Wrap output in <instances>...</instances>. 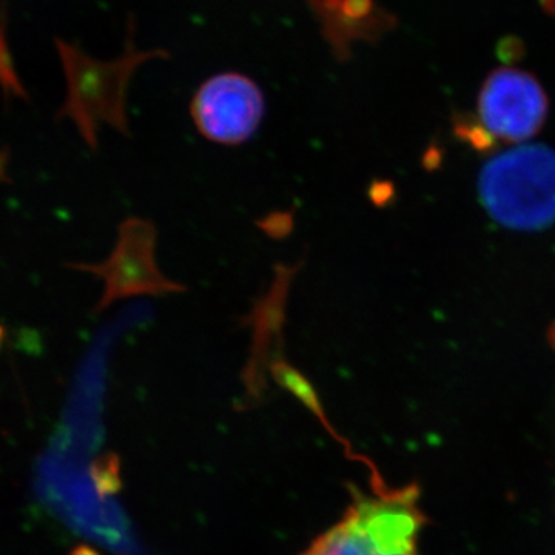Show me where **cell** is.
I'll return each instance as SVG.
<instances>
[{
	"label": "cell",
	"mask_w": 555,
	"mask_h": 555,
	"mask_svg": "<svg viewBox=\"0 0 555 555\" xmlns=\"http://www.w3.org/2000/svg\"><path fill=\"white\" fill-rule=\"evenodd\" d=\"M156 241L158 229L150 219L129 217L120 222L118 241L105 261L68 264L69 269L104 281V292L94 312H104L119 299L167 297L188 292L184 284L169 280L160 272L155 258Z\"/></svg>",
	"instance_id": "cell-3"
},
{
	"label": "cell",
	"mask_w": 555,
	"mask_h": 555,
	"mask_svg": "<svg viewBox=\"0 0 555 555\" xmlns=\"http://www.w3.org/2000/svg\"><path fill=\"white\" fill-rule=\"evenodd\" d=\"M2 341H3V327L0 326V346H2Z\"/></svg>",
	"instance_id": "cell-9"
},
{
	"label": "cell",
	"mask_w": 555,
	"mask_h": 555,
	"mask_svg": "<svg viewBox=\"0 0 555 555\" xmlns=\"http://www.w3.org/2000/svg\"><path fill=\"white\" fill-rule=\"evenodd\" d=\"M481 203L505 228L542 230L555 221V152L525 145L500 153L480 175Z\"/></svg>",
	"instance_id": "cell-2"
},
{
	"label": "cell",
	"mask_w": 555,
	"mask_h": 555,
	"mask_svg": "<svg viewBox=\"0 0 555 555\" xmlns=\"http://www.w3.org/2000/svg\"><path fill=\"white\" fill-rule=\"evenodd\" d=\"M418 496L415 486L357 496L343 520L305 555H420L425 516Z\"/></svg>",
	"instance_id": "cell-1"
},
{
	"label": "cell",
	"mask_w": 555,
	"mask_h": 555,
	"mask_svg": "<svg viewBox=\"0 0 555 555\" xmlns=\"http://www.w3.org/2000/svg\"><path fill=\"white\" fill-rule=\"evenodd\" d=\"M264 112V94L258 83L241 73H221L207 79L190 105L201 137L230 147L257 133Z\"/></svg>",
	"instance_id": "cell-5"
},
{
	"label": "cell",
	"mask_w": 555,
	"mask_h": 555,
	"mask_svg": "<svg viewBox=\"0 0 555 555\" xmlns=\"http://www.w3.org/2000/svg\"><path fill=\"white\" fill-rule=\"evenodd\" d=\"M477 112L476 122L492 141L524 142L545 124L547 96L524 69L496 68L481 87Z\"/></svg>",
	"instance_id": "cell-6"
},
{
	"label": "cell",
	"mask_w": 555,
	"mask_h": 555,
	"mask_svg": "<svg viewBox=\"0 0 555 555\" xmlns=\"http://www.w3.org/2000/svg\"><path fill=\"white\" fill-rule=\"evenodd\" d=\"M297 266L275 264V278L264 297L255 301L246 317L240 318V324L251 327L250 356L244 367L243 379L254 396L266 387V372L280 358H284V326H286V305L292 281L301 269Z\"/></svg>",
	"instance_id": "cell-7"
},
{
	"label": "cell",
	"mask_w": 555,
	"mask_h": 555,
	"mask_svg": "<svg viewBox=\"0 0 555 555\" xmlns=\"http://www.w3.org/2000/svg\"><path fill=\"white\" fill-rule=\"evenodd\" d=\"M324 35L337 53L346 54L357 39H371L385 30L386 21L372 0H312Z\"/></svg>",
	"instance_id": "cell-8"
},
{
	"label": "cell",
	"mask_w": 555,
	"mask_h": 555,
	"mask_svg": "<svg viewBox=\"0 0 555 555\" xmlns=\"http://www.w3.org/2000/svg\"><path fill=\"white\" fill-rule=\"evenodd\" d=\"M141 62L119 61L112 65L72 62L68 65V98L61 109L78 127L91 150L98 149V126L108 124L124 137L131 131L126 115L127 83Z\"/></svg>",
	"instance_id": "cell-4"
}]
</instances>
